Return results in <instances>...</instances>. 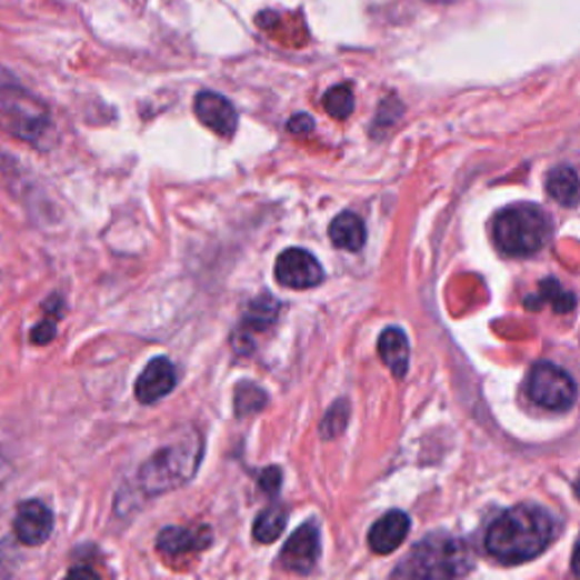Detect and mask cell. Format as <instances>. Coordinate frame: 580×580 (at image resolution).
<instances>
[{
	"label": "cell",
	"instance_id": "cell-2",
	"mask_svg": "<svg viewBox=\"0 0 580 580\" xmlns=\"http://www.w3.org/2000/svg\"><path fill=\"white\" fill-rule=\"evenodd\" d=\"M474 567V549L460 538L431 533L418 542L392 580H460Z\"/></svg>",
	"mask_w": 580,
	"mask_h": 580
},
{
	"label": "cell",
	"instance_id": "cell-22",
	"mask_svg": "<svg viewBox=\"0 0 580 580\" xmlns=\"http://www.w3.org/2000/svg\"><path fill=\"white\" fill-rule=\"evenodd\" d=\"M347 418H350V409H347V401L340 399V401H336V403L331 406L329 413L324 416V420H322V424H320V436L327 438V440L336 438V436L344 429Z\"/></svg>",
	"mask_w": 580,
	"mask_h": 580
},
{
	"label": "cell",
	"instance_id": "cell-19",
	"mask_svg": "<svg viewBox=\"0 0 580 580\" xmlns=\"http://www.w3.org/2000/svg\"><path fill=\"white\" fill-rule=\"evenodd\" d=\"M268 397L266 392L254 386V383H239L237 386V392H234V406H237V416L239 418H246V416H252V413H259L263 406H266Z\"/></svg>",
	"mask_w": 580,
	"mask_h": 580
},
{
	"label": "cell",
	"instance_id": "cell-11",
	"mask_svg": "<svg viewBox=\"0 0 580 580\" xmlns=\"http://www.w3.org/2000/svg\"><path fill=\"white\" fill-rule=\"evenodd\" d=\"M176 383H178L176 368H172V363L166 357H157L146 366V370L137 379L134 392L141 403L152 406L159 399H163L166 394H170V390L176 388Z\"/></svg>",
	"mask_w": 580,
	"mask_h": 580
},
{
	"label": "cell",
	"instance_id": "cell-15",
	"mask_svg": "<svg viewBox=\"0 0 580 580\" xmlns=\"http://www.w3.org/2000/svg\"><path fill=\"white\" fill-rule=\"evenodd\" d=\"M329 237L336 248L347 252H359L366 246V224L357 213L342 211L333 218L329 227Z\"/></svg>",
	"mask_w": 580,
	"mask_h": 580
},
{
	"label": "cell",
	"instance_id": "cell-25",
	"mask_svg": "<svg viewBox=\"0 0 580 580\" xmlns=\"http://www.w3.org/2000/svg\"><path fill=\"white\" fill-rule=\"evenodd\" d=\"M313 119L309 113H298L296 119H290L288 121V132H293V134H307V132H311L313 130Z\"/></svg>",
	"mask_w": 580,
	"mask_h": 580
},
{
	"label": "cell",
	"instance_id": "cell-17",
	"mask_svg": "<svg viewBox=\"0 0 580 580\" xmlns=\"http://www.w3.org/2000/svg\"><path fill=\"white\" fill-rule=\"evenodd\" d=\"M283 529H286V510L281 506H272L257 517L252 536L261 544H272L283 533Z\"/></svg>",
	"mask_w": 580,
	"mask_h": 580
},
{
	"label": "cell",
	"instance_id": "cell-24",
	"mask_svg": "<svg viewBox=\"0 0 580 580\" xmlns=\"http://www.w3.org/2000/svg\"><path fill=\"white\" fill-rule=\"evenodd\" d=\"M54 331H57L54 320H43V322H39L32 329V342L34 344H46V342H50L54 338Z\"/></svg>",
	"mask_w": 580,
	"mask_h": 580
},
{
	"label": "cell",
	"instance_id": "cell-3",
	"mask_svg": "<svg viewBox=\"0 0 580 580\" xmlns=\"http://www.w3.org/2000/svg\"><path fill=\"white\" fill-rule=\"evenodd\" d=\"M50 113L14 71L0 67V130L10 137L39 146L50 132Z\"/></svg>",
	"mask_w": 580,
	"mask_h": 580
},
{
	"label": "cell",
	"instance_id": "cell-12",
	"mask_svg": "<svg viewBox=\"0 0 580 580\" xmlns=\"http://www.w3.org/2000/svg\"><path fill=\"white\" fill-rule=\"evenodd\" d=\"M411 531V519L401 510L386 512L377 524L370 529V549L379 556H388L399 549V544L406 540Z\"/></svg>",
	"mask_w": 580,
	"mask_h": 580
},
{
	"label": "cell",
	"instance_id": "cell-6",
	"mask_svg": "<svg viewBox=\"0 0 580 580\" xmlns=\"http://www.w3.org/2000/svg\"><path fill=\"white\" fill-rule=\"evenodd\" d=\"M527 394L542 409L567 411L576 401V381L556 363L542 361L529 374Z\"/></svg>",
	"mask_w": 580,
	"mask_h": 580
},
{
	"label": "cell",
	"instance_id": "cell-23",
	"mask_svg": "<svg viewBox=\"0 0 580 580\" xmlns=\"http://www.w3.org/2000/svg\"><path fill=\"white\" fill-rule=\"evenodd\" d=\"M259 486H261L270 497H274V494L279 492V488H281V470H279V468H268V470H263V472L259 474Z\"/></svg>",
	"mask_w": 580,
	"mask_h": 580
},
{
	"label": "cell",
	"instance_id": "cell-8",
	"mask_svg": "<svg viewBox=\"0 0 580 580\" xmlns=\"http://www.w3.org/2000/svg\"><path fill=\"white\" fill-rule=\"evenodd\" d=\"M198 121L222 139H231L239 128V113L227 98L213 91H202L196 98Z\"/></svg>",
	"mask_w": 580,
	"mask_h": 580
},
{
	"label": "cell",
	"instance_id": "cell-4",
	"mask_svg": "<svg viewBox=\"0 0 580 580\" xmlns=\"http://www.w3.org/2000/svg\"><path fill=\"white\" fill-rule=\"evenodd\" d=\"M551 216L538 204H510L492 220V239L499 252L524 259L538 254L551 239Z\"/></svg>",
	"mask_w": 580,
	"mask_h": 580
},
{
	"label": "cell",
	"instance_id": "cell-16",
	"mask_svg": "<svg viewBox=\"0 0 580 580\" xmlns=\"http://www.w3.org/2000/svg\"><path fill=\"white\" fill-rule=\"evenodd\" d=\"M547 191L549 196L560 202L562 207H576L578 204V176L569 166L553 168L547 178Z\"/></svg>",
	"mask_w": 580,
	"mask_h": 580
},
{
	"label": "cell",
	"instance_id": "cell-13",
	"mask_svg": "<svg viewBox=\"0 0 580 580\" xmlns=\"http://www.w3.org/2000/svg\"><path fill=\"white\" fill-rule=\"evenodd\" d=\"M211 531L209 529H180V527H168L159 533L157 538V549L168 556H184V553H196L204 551L211 547Z\"/></svg>",
	"mask_w": 580,
	"mask_h": 580
},
{
	"label": "cell",
	"instance_id": "cell-9",
	"mask_svg": "<svg viewBox=\"0 0 580 580\" xmlns=\"http://www.w3.org/2000/svg\"><path fill=\"white\" fill-rule=\"evenodd\" d=\"M281 564L288 571L311 573L320 560V531L316 524L300 527L281 549Z\"/></svg>",
	"mask_w": 580,
	"mask_h": 580
},
{
	"label": "cell",
	"instance_id": "cell-1",
	"mask_svg": "<svg viewBox=\"0 0 580 580\" xmlns=\"http://www.w3.org/2000/svg\"><path fill=\"white\" fill-rule=\"evenodd\" d=\"M558 533L560 524L551 512L533 503H521L492 521L486 549L501 564H521L544 553Z\"/></svg>",
	"mask_w": 580,
	"mask_h": 580
},
{
	"label": "cell",
	"instance_id": "cell-26",
	"mask_svg": "<svg viewBox=\"0 0 580 580\" xmlns=\"http://www.w3.org/2000/svg\"><path fill=\"white\" fill-rule=\"evenodd\" d=\"M67 580H100V578H98V573H96L91 567L78 564V567H73V569L69 571V578H67Z\"/></svg>",
	"mask_w": 580,
	"mask_h": 580
},
{
	"label": "cell",
	"instance_id": "cell-5",
	"mask_svg": "<svg viewBox=\"0 0 580 580\" xmlns=\"http://www.w3.org/2000/svg\"><path fill=\"white\" fill-rule=\"evenodd\" d=\"M202 460V440L196 431L182 436V440L161 447L139 472V483L146 494L157 497L187 486Z\"/></svg>",
	"mask_w": 580,
	"mask_h": 580
},
{
	"label": "cell",
	"instance_id": "cell-10",
	"mask_svg": "<svg viewBox=\"0 0 580 580\" xmlns=\"http://www.w3.org/2000/svg\"><path fill=\"white\" fill-rule=\"evenodd\" d=\"M54 527V519L50 508L43 501H26L19 506L17 517H14V536L19 538L21 544L28 547H39L43 544Z\"/></svg>",
	"mask_w": 580,
	"mask_h": 580
},
{
	"label": "cell",
	"instance_id": "cell-14",
	"mask_svg": "<svg viewBox=\"0 0 580 580\" xmlns=\"http://www.w3.org/2000/svg\"><path fill=\"white\" fill-rule=\"evenodd\" d=\"M379 357L397 379L406 377V372H409L411 344H409V338H406V333L401 329L388 327L379 336Z\"/></svg>",
	"mask_w": 580,
	"mask_h": 580
},
{
	"label": "cell",
	"instance_id": "cell-21",
	"mask_svg": "<svg viewBox=\"0 0 580 580\" xmlns=\"http://www.w3.org/2000/svg\"><path fill=\"white\" fill-rule=\"evenodd\" d=\"M277 313H279V302H277L274 298H270V296H263V298H259V300L252 302V307H250V311H248V316H246V322H248L252 329L263 331V329H268L270 324H274Z\"/></svg>",
	"mask_w": 580,
	"mask_h": 580
},
{
	"label": "cell",
	"instance_id": "cell-20",
	"mask_svg": "<svg viewBox=\"0 0 580 580\" xmlns=\"http://www.w3.org/2000/svg\"><path fill=\"white\" fill-rule=\"evenodd\" d=\"M533 300H540L542 304H551L556 313H569L573 311L576 307V298L573 293H569V290H564L556 279H547L540 283V298H533Z\"/></svg>",
	"mask_w": 580,
	"mask_h": 580
},
{
	"label": "cell",
	"instance_id": "cell-18",
	"mask_svg": "<svg viewBox=\"0 0 580 580\" xmlns=\"http://www.w3.org/2000/svg\"><path fill=\"white\" fill-rule=\"evenodd\" d=\"M324 109L329 116H333V119L342 121L347 119L354 111V91H352V84H338L333 89L327 91L324 96Z\"/></svg>",
	"mask_w": 580,
	"mask_h": 580
},
{
	"label": "cell",
	"instance_id": "cell-7",
	"mask_svg": "<svg viewBox=\"0 0 580 580\" xmlns=\"http://www.w3.org/2000/svg\"><path fill=\"white\" fill-rule=\"evenodd\" d=\"M274 277L286 288L307 290L324 281V270L311 252L302 248H290L279 254L274 266Z\"/></svg>",
	"mask_w": 580,
	"mask_h": 580
}]
</instances>
